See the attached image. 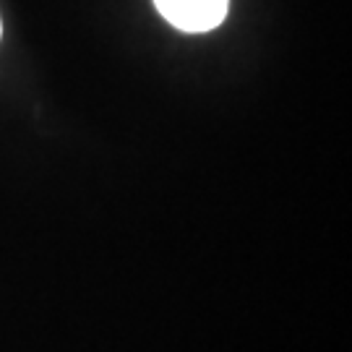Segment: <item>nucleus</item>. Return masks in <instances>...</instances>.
<instances>
[{"instance_id":"nucleus-1","label":"nucleus","mask_w":352,"mask_h":352,"mask_svg":"<svg viewBox=\"0 0 352 352\" xmlns=\"http://www.w3.org/2000/svg\"><path fill=\"white\" fill-rule=\"evenodd\" d=\"M154 6L183 32H209L227 13V0H154Z\"/></svg>"}]
</instances>
